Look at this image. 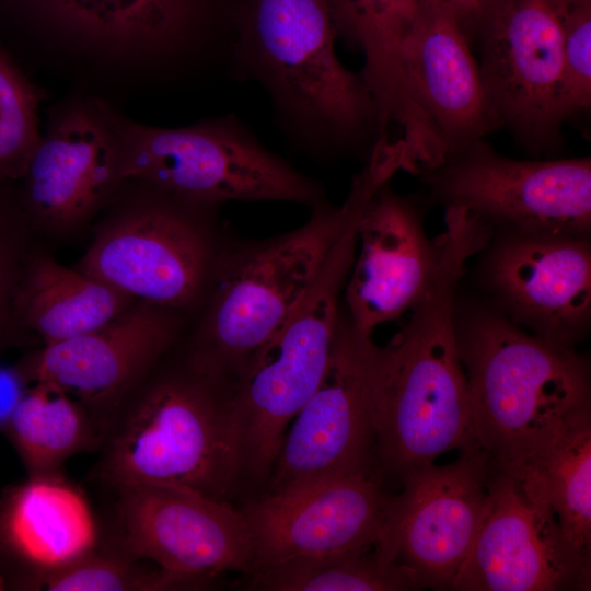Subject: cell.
Masks as SVG:
<instances>
[{
  "instance_id": "6da1fadb",
  "label": "cell",
  "mask_w": 591,
  "mask_h": 591,
  "mask_svg": "<svg viewBox=\"0 0 591 591\" xmlns=\"http://www.w3.org/2000/svg\"><path fill=\"white\" fill-rule=\"evenodd\" d=\"M444 225L429 287L384 346L373 410L381 482L385 476L401 482L449 450L477 445L457 346L455 292L467 260L488 245L493 230L457 207L445 209Z\"/></svg>"
},
{
  "instance_id": "7a4b0ae2",
  "label": "cell",
  "mask_w": 591,
  "mask_h": 591,
  "mask_svg": "<svg viewBox=\"0 0 591 591\" xmlns=\"http://www.w3.org/2000/svg\"><path fill=\"white\" fill-rule=\"evenodd\" d=\"M398 170L393 155L374 149L339 207L320 205L282 235L222 243L205 301L179 340L186 357L231 383L308 292L337 239Z\"/></svg>"
},
{
  "instance_id": "3957f363",
  "label": "cell",
  "mask_w": 591,
  "mask_h": 591,
  "mask_svg": "<svg viewBox=\"0 0 591 591\" xmlns=\"http://www.w3.org/2000/svg\"><path fill=\"white\" fill-rule=\"evenodd\" d=\"M100 448L96 476L114 490L169 485L231 501L244 485L231 383L179 341L113 409Z\"/></svg>"
},
{
  "instance_id": "277c9868",
  "label": "cell",
  "mask_w": 591,
  "mask_h": 591,
  "mask_svg": "<svg viewBox=\"0 0 591 591\" xmlns=\"http://www.w3.org/2000/svg\"><path fill=\"white\" fill-rule=\"evenodd\" d=\"M234 31L232 77L263 89L293 147L322 158L376 140L374 101L337 56L326 0H247Z\"/></svg>"
},
{
  "instance_id": "5b68a950",
  "label": "cell",
  "mask_w": 591,
  "mask_h": 591,
  "mask_svg": "<svg viewBox=\"0 0 591 591\" xmlns=\"http://www.w3.org/2000/svg\"><path fill=\"white\" fill-rule=\"evenodd\" d=\"M473 437L497 465L532 448L560 419L590 403L587 361L564 346L478 308L456 317Z\"/></svg>"
},
{
  "instance_id": "8992f818",
  "label": "cell",
  "mask_w": 591,
  "mask_h": 591,
  "mask_svg": "<svg viewBox=\"0 0 591 591\" xmlns=\"http://www.w3.org/2000/svg\"><path fill=\"white\" fill-rule=\"evenodd\" d=\"M358 223L341 233L308 292L231 382L244 485H266L291 421L325 373Z\"/></svg>"
},
{
  "instance_id": "52a82bcc",
  "label": "cell",
  "mask_w": 591,
  "mask_h": 591,
  "mask_svg": "<svg viewBox=\"0 0 591 591\" xmlns=\"http://www.w3.org/2000/svg\"><path fill=\"white\" fill-rule=\"evenodd\" d=\"M117 193L72 266L136 299L192 316L201 308L221 247L216 206L195 202L134 181Z\"/></svg>"
},
{
  "instance_id": "ba28073f",
  "label": "cell",
  "mask_w": 591,
  "mask_h": 591,
  "mask_svg": "<svg viewBox=\"0 0 591 591\" xmlns=\"http://www.w3.org/2000/svg\"><path fill=\"white\" fill-rule=\"evenodd\" d=\"M118 177L199 204H326L320 182L262 143L231 113L179 128L138 127L119 141Z\"/></svg>"
},
{
  "instance_id": "9c48e42d",
  "label": "cell",
  "mask_w": 591,
  "mask_h": 591,
  "mask_svg": "<svg viewBox=\"0 0 591 591\" xmlns=\"http://www.w3.org/2000/svg\"><path fill=\"white\" fill-rule=\"evenodd\" d=\"M384 355V347L359 333L340 313L325 373L291 421L263 491L329 476L364 475L381 480L373 410Z\"/></svg>"
},
{
  "instance_id": "30bf717a",
  "label": "cell",
  "mask_w": 591,
  "mask_h": 591,
  "mask_svg": "<svg viewBox=\"0 0 591 591\" xmlns=\"http://www.w3.org/2000/svg\"><path fill=\"white\" fill-rule=\"evenodd\" d=\"M421 175L445 207L464 208L490 227L589 235L590 157L515 160L480 139Z\"/></svg>"
},
{
  "instance_id": "8fae6325",
  "label": "cell",
  "mask_w": 591,
  "mask_h": 591,
  "mask_svg": "<svg viewBox=\"0 0 591 591\" xmlns=\"http://www.w3.org/2000/svg\"><path fill=\"white\" fill-rule=\"evenodd\" d=\"M567 0H500L477 36L485 91L499 127L528 150L558 144Z\"/></svg>"
},
{
  "instance_id": "7c38bea8",
  "label": "cell",
  "mask_w": 591,
  "mask_h": 591,
  "mask_svg": "<svg viewBox=\"0 0 591 591\" xmlns=\"http://www.w3.org/2000/svg\"><path fill=\"white\" fill-rule=\"evenodd\" d=\"M591 552L564 533L551 507L495 463L476 536L456 591H586Z\"/></svg>"
},
{
  "instance_id": "4fadbf2b",
  "label": "cell",
  "mask_w": 591,
  "mask_h": 591,
  "mask_svg": "<svg viewBox=\"0 0 591 591\" xmlns=\"http://www.w3.org/2000/svg\"><path fill=\"white\" fill-rule=\"evenodd\" d=\"M494 467L487 451L471 445L453 463H431L401 480L379 547L410 568L420 588L451 590L484 517Z\"/></svg>"
},
{
  "instance_id": "5bb4252c",
  "label": "cell",
  "mask_w": 591,
  "mask_h": 591,
  "mask_svg": "<svg viewBox=\"0 0 591 591\" xmlns=\"http://www.w3.org/2000/svg\"><path fill=\"white\" fill-rule=\"evenodd\" d=\"M117 491L121 555L148 559L183 575L216 578L254 567L252 537L231 501L169 485H135Z\"/></svg>"
},
{
  "instance_id": "9a60e30c",
  "label": "cell",
  "mask_w": 591,
  "mask_h": 591,
  "mask_svg": "<svg viewBox=\"0 0 591 591\" xmlns=\"http://www.w3.org/2000/svg\"><path fill=\"white\" fill-rule=\"evenodd\" d=\"M190 322L185 312L137 299L94 331L30 349L18 364L31 384L49 383L83 403L104 431L113 409L181 340Z\"/></svg>"
},
{
  "instance_id": "2e32d148",
  "label": "cell",
  "mask_w": 591,
  "mask_h": 591,
  "mask_svg": "<svg viewBox=\"0 0 591 591\" xmlns=\"http://www.w3.org/2000/svg\"><path fill=\"white\" fill-rule=\"evenodd\" d=\"M392 499L381 480L364 475L259 493L240 507L252 537V572L292 558L380 544Z\"/></svg>"
},
{
  "instance_id": "e0dca14e",
  "label": "cell",
  "mask_w": 591,
  "mask_h": 591,
  "mask_svg": "<svg viewBox=\"0 0 591 591\" xmlns=\"http://www.w3.org/2000/svg\"><path fill=\"white\" fill-rule=\"evenodd\" d=\"M118 151L119 141L82 111L40 139L21 178L19 202L48 247L76 241L112 201L123 184Z\"/></svg>"
},
{
  "instance_id": "ac0fdd59",
  "label": "cell",
  "mask_w": 591,
  "mask_h": 591,
  "mask_svg": "<svg viewBox=\"0 0 591 591\" xmlns=\"http://www.w3.org/2000/svg\"><path fill=\"white\" fill-rule=\"evenodd\" d=\"M487 277L494 291L531 332L573 347L591 313L588 236L505 231Z\"/></svg>"
},
{
  "instance_id": "d6986e66",
  "label": "cell",
  "mask_w": 591,
  "mask_h": 591,
  "mask_svg": "<svg viewBox=\"0 0 591 591\" xmlns=\"http://www.w3.org/2000/svg\"><path fill=\"white\" fill-rule=\"evenodd\" d=\"M390 183L376 192L359 220V254L345 283L347 317L368 336L421 300L439 255L438 240L426 234L417 206Z\"/></svg>"
},
{
  "instance_id": "ffe728a7",
  "label": "cell",
  "mask_w": 591,
  "mask_h": 591,
  "mask_svg": "<svg viewBox=\"0 0 591 591\" xmlns=\"http://www.w3.org/2000/svg\"><path fill=\"white\" fill-rule=\"evenodd\" d=\"M97 543L89 500L60 472L30 475L0 499V559L19 568L20 587L96 552Z\"/></svg>"
},
{
  "instance_id": "44dd1931",
  "label": "cell",
  "mask_w": 591,
  "mask_h": 591,
  "mask_svg": "<svg viewBox=\"0 0 591 591\" xmlns=\"http://www.w3.org/2000/svg\"><path fill=\"white\" fill-rule=\"evenodd\" d=\"M337 36L363 55L362 79L381 130L413 134L427 117L414 85L412 60L429 0H326Z\"/></svg>"
},
{
  "instance_id": "7402d4cb",
  "label": "cell",
  "mask_w": 591,
  "mask_h": 591,
  "mask_svg": "<svg viewBox=\"0 0 591 591\" xmlns=\"http://www.w3.org/2000/svg\"><path fill=\"white\" fill-rule=\"evenodd\" d=\"M418 101L439 135L445 158L499 128L468 38L455 18L429 2L418 26L413 60Z\"/></svg>"
},
{
  "instance_id": "603a6c76",
  "label": "cell",
  "mask_w": 591,
  "mask_h": 591,
  "mask_svg": "<svg viewBox=\"0 0 591 591\" xmlns=\"http://www.w3.org/2000/svg\"><path fill=\"white\" fill-rule=\"evenodd\" d=\"M135 297L61 265L39 239L15 304V346L40 348L94 331L124 312Z\"/></svg>"
},
{
  "instance_id": "cb8c5ba5",
  "label": "cell",
  "mask_w": 591,
  "mask_h": 591,
  "mask_svg": "<svg viewBox=\"0 0 591 591\" xmlns=\"http://www.w3.org/2000/svg\"><path fill=\"white\" fill-rule=\"evenodd\" d=\"M497 466L544 500L567 537L591 552L590 403L566 415L522 455Z\"/></svg>"
},
{
  "instance_id": "d4e9b609",
  "label": "cell",
  "mask_w": 591,
  "mask_h": 591,
  "mask_svg": "<svg viewBox=\"0 0 591 591\" xmlns=\"http://www.w3.org/2000/svg\"><path fill=\"white\" fill-rule=\"evenodd\" d=\"M77 33L118 47L174 55L189 46L205 0H37Z\"/></svg>"
},
{
  "instance_id": "484cf974",
  "label": "cell",
  "mask_w": 591,
  "mask_h": 591,
  "mask_svg": "<svg viewBox=\"0 0 591 591\" xmlns=\"http://www.w3.org/2000/svg\"><path fill=\"white\" fill-rule=\"evenodd\" d=\"M4 432L30 475L59 473L63 462L100 447L103 426L79 399L49 383H32Z\"/></svg>"
},
{
  "instance_id": "4316f807",
  "label": "cell",
  "mask_w": 591,
  "mask_h": 591,
  "mask_svg": "<svg viewBox=\"0 0 591 591\" xmlns=\"http://www.w3.org/2000/svg\"><path fill=\"white\" fill-rule=\"evenodd\" d=\"M250 590L259 591H410L421 589L415 572L389 559L379 544L304 556L247 575Z\"/></svg>"
},
{
  "instance_id": "83f0119b",
  "label": "cell",
  "mask_w": 591,
  "mask_h": 591,
  "mask_svg": "<svg viewBox=\"0 0 591 591\" xmlns=\"http://www.w3.org/2000/svg\"><path fill=\"white\" fill-rule=\"evenodd\" d=\"M121 554L94 552L76 563L45 575L30 589L48 591H167L199 590L213 578L176 573L159 567L147 569Z\"/></svg>"
},
{
  "instance_id": "f1b7e54d",
  "label": "cell",
  "mask_w": 591,
  "mask_h": 591,
  "mask_svg": "<svg viewBox=\"0 0 591 591\" xmlns=\"http://www.w3.org/2000/svg\"><path fill=\"white\" fill-rule=\"evenodd\" d=\"M37 96L0 49V185L22 178L37 148Z\"/></svg>"
},
{
  "instance_id": "f546056e",
  "label": "cell",
  "mask_w": 591,
  "mask_h": 591,
  "mask_svg": "<svg viewBox=\"0 0 591 591\" xmlns=\"http://www.w3.org/2000/svg\"><path fill=\"white\" fill-rule=\"evenodd\" d=\"M38 240L20 202L0 200V357L15 346L16 298Z\"/></svg>"
},
{
  "instance_id": "4dcf8cb0",
  "label": "cell",
  "mask_w": 591,
  "mask_h": 591,
  "mask_svg": "<svg viewBox=\"0 0 591 591\" xmlns=\"http://www.w3.org/2000/svg\"><path fill=\"white\" fill-rule=\"evenodd\" d=\"M560 113L564 121L591 107V0H567L563 18Z\"/></svg>"
},
{
  "instance_id": "1f68e13d",
  "label": "cell",
  "mask_w": 591,
  "mask_h": 591,
  "mask_svg": "<svg viewBox=\"0 0 591 591\" xmlns=\"http://www.w3.org/2000/svg\"><path fill=\"white\" fill-rule=\"evenodd\" d=\"M447 9L468 40L478 35L500 0H429Z\"/></svg>"
},
{
  "instance_id": "d6a6232c",
  "label": "cell",
  "mask_w": 591,
  "mask_h": 591,
  "mask_svg": "<svg viewBox=\"0 0 591 591\" xmlns=\"http://www.w3.org/2000/svg\"><path fill=\"white\" fill-rule=\"evenodd\" d=\"M30 385L18 362L9 364L0 359V430L4 431Z\"/></svg>"
},
{
  "instance_id": "836d02e7",
  "label": "cell",
  "mask_w": 591,
  "mask_h": 591,
  "mask_svg": "<svg viewBox=\"0 0 591 591\" xmlns=\"http://www.w3.org/2000/svg\"><path fill=\"white\" fill-rule=\"evenodd\" d=\"M5 589V578L2 572V567L0 565V591Z\"/></svg>"
}]
</instances>
